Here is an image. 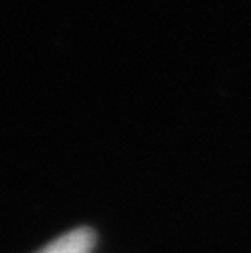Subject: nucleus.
<instances>
[{"instance_id": "f257e3e1", "label": "nucleus", "mask_w": 251, "mask_h": 253, "mask_svg": "<svg viewBox=\"0 0 251 253\" xmlns=\"http://www.w3.org/2000/svg\"><path fill=\"white\" fill-rule=\"evenodd\" d=\"M93 245H95L93 229L75 227V229L55 237L53 241H49L36 253H89L93 249Z\"/></svg>"}]
</instances>
